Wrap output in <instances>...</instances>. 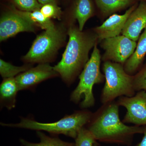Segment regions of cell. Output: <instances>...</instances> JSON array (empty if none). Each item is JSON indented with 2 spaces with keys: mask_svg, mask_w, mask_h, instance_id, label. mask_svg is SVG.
Listing matches in <instances>:
<instances>
[{
  "mask_svg": "<svg viewBox=\"0 0 146 146\" xmlns=\"http://www.w3.org/2000/svg\"><path fill=\"white\" fill-rule=\"evenodd\" d=\"M68 35L69 41L62 58L53 67L63 82L70 85L89 60V51L97 44L98 38L95 31H80L78 27L73 25Z\"/></svg>",
  "mask_w": 146,
  "mask_h": 146,
  "instance_id": "cell-2",
  "label": "cell"
},
{
  "mask_svg": "<svg viewBox=\"0 0 146 146\" xmlns=\"http://www.w3.org/2000/svg\"><path fill=\"white\" fill-rule=\"evenodd\" d=\"M101 45L105 50L102 60L122 65L133 54L137 46L136 42L123 35L104 39Z\"/></svg>",
  "mask_w": 146,
  "mask_h": 146,
  "instance_id": "cell-7",
  "label": "cell"
},
{
  "mask_svg": "<svg viewBox=\"0 0 146 146\" xmlns=\"http://www.w3.org/2000/svg\"><path fill=\"white\" fill-rule=\"evenodd\" d=\"M23 146V145H22V146Z\"/></svg>",
  "mask_w": 146,
  "mask_h": 146,
  "instance_id": "cell-28",
  "label": "cell"
},
{
  "mask_svg": "<svg viewBox=\"0 0 146 146\" xmlns=\"http://www.w3.org/2000/svg\"><path fill=\"white\" fill-rule=\"evenodd\" d=\"M101 56L100 51L96 45L90 59L79 76V82L70 97L71 101L77 104L82 100L80 105V107L84 109L94 106L95 100L93 93L94 85L104 81L105 76L100 70Z\"/></svg>",
  "mask_w": 146,
  "mask_h": 146,
  "instance_id": "cell-4",
  "label": "cell"
},
{
  "mask_svg": "<svg viewBox=\"0 0 146 146\" xmlns=\"http://www.w3.org/2000/svg\"><path fill=\"white\" fill-rule=\"evenodd\" d=\"M117 102L127 110L123 122L146 126V91H140L132 97H120Z\"/></svg>",
  "mask_w": 146,
  "mask_h": 146,
  "instance_id": "cell-8",
  "label": "cell"
},
{
  "mask_svg": "<svg viewBox=\"0 0 146 146\" xmlns=\"http://www.w3.org/2000/svg\"><path fill=\"white\" fill-rule=\"evenodd\" d=\"M11 9L35 26L44 30L51 28L55 26L52 21L45 17L40 10L32 11H23L18 10L13 6L11 7Z\"/></svg>",
  "mask_w": 146,
  "mask_h": 146,
  "instance_id": "cell-16",
  "label": "cell"
},
{
  "mask_svg": "<svg viewBox=\"0 0 146 146\" xmlns=\"http://www.w3.org/2000/svg\"><path fill=\"white\" fill-rule=\"evenodd\" d=\"M93 113L86 110L78 111L72 115H66L54 123H42L29 118H22L17 123H1L3 127L19 128L30 130L44 131L53 135L63 134L76 139L82 129L91 121Z\"/></svg>",
  "mask_w": 146,
  "mask_h": 146,
  "instance_id": "cell-3",
  "label": "cell"
},
{
  "mask_svg": "<svg viewBox=\"0 0 146 146\" xmlns=\"http://www.w3.org/2000/svg\"><path fill=\"white\" fill-rule=\"evenodd\" d=\"M13 7L18 10L32 11L40 10L42 5L37 0H9Z\"/></svg>",
  "mask_w": 146,
  "mask_h": 146,
  "instance_id": "cell-20",
  "label": "cell"
},
{
  "mask_svg": "<svg viewBox=\"0 0 146 146\" xmlns=\"http://www.w3.org/2000/svg\"><path fill=\"white\" fill-rule=\"evenodd\" d=\"M32 65L27 64L22 66H16L11 63L0 59V74L3 78L16 77L32 68Z\"/></svg>",
  "mask_w": 146,
  "mask_h": 146,
  "instance_id": "cell-19",
  "label": "cell"
},
{
  "mask_svg": "<svg viewBox=\"0 0 146 146\" xmlns=\"http://www.w3.org/2000/svg\"><path fill=\"white\" fill-rule=\"evenodd\" d=\"M138 5L136 3L129 7L123 15L112 14L101 25L96 28L94 31L98 35V42L119 35L129 16Z\"/></svg>",
  "mask_w": 146,
  "mask_h": 146,
  "instance_id": "cell-11",
  "label": "cell"
},
{
  "mask_svg": "<svg viewBox=\"0 0 146 146\" xmlns=\"http://www.w3.org/2000/svg\"><path fill=\"white\" fill-rule=\"evenodd\" d=\"M75 139V146H93L96 141L94 136L86 127L82 129Z\"/></svg>",
  "mask_w": 146,
  "mask_h": 146,
  "instance_id": "cell-21",
  "label": "cell"
},
{
  "mask_svg": "<svg viewBox=\"0 0 146 146\" xmlns=\"http://www.w3.org/2000/svg\"><path fill=\"white\" fill-rule=\"evenodd\" d=\"M93 146H100V144L98 143V142L97 141H95V143H94V145Z\"/></svg>",
  "mask_w": 146,
  "mask_h": 146,
  "instance_id": "cell-26",
  "label": "cell"
},
{
  "mask_svg": "<svg viewBox=\"0 0 146 146\" xmlns=\"http://www.w3.org/2000/svg\"><path fill=\"white\" fill-rule=\"evenodd\" d=\"M36 135L40 140L39 143H32L24 139H20V143L23 146H75V143L65 142L58 137L47 136L40 131H36Z\"/></svg>",
  "mask_w": 146,
  "mask_h": 146,
  "instance_id": "cell-18",
  "label": "cell"
},
{
  "mask_svg": "<svg viewBox=\"0 0 146 146\" xmlns=\"http://www.w3.org/2000/svg\"><path fill=\"white\" fill-rule=\"evenodd\" d=\"M146 27V1H141L128 18L121 33L136 42Z\"/></svg>",
  "mask_w": 146,
  "mask_h": 146,
  "instance_id": "cell-12",
  "label": "cell"
},
{
  "mask_svg": "<svg viewBox=\"0 0 146 146\" xmlns=\"http://www.w3.org/2000/svg\"><path fill=\"white\" fill-rule=\"evenodd\" d=\"M66 30L63 25H55L46 30L36 36L29 50L23 60L27 64L46 63L53 60L66 38Z\"/></svg>",
  "mask_w": 146,
  "mask_h": 146,
  "instance_id": "cell-5",
  "label": "cell"
},
{
  "mask_svg": "<svg viewBox=\"0 0 146 146\" xmlns=\"http://www.w3.org/2000/svg\"><path fill=\"white\" fill-rule=\"evenodd\" d=\"M100 12L104 16L130 7L136 3V0H95Z\"/></svg>",
  "mask_w": 146,
  "mask_h": 146,
  "instance_id": "cell-17",
  "label": "cell"
},
{
  "mask_svg": "<svg viewBox=\"0 0 146 146\" xmlns=\"http://www.w3.org/2000/svg\"><path fill=\"white\" fill-rule=\"evenodd\" d=\"M59 76L49 63L39 64L16 76L20 91L31 90L42 82Z\"/></svg>",
  "mask_w": 146,
  "mask_h": 146,
  "instance_id": "cell-9",
  "label": "cell"
},
{
  "mask_svg": "<svg viewBox=\"0 0 146 146\" xmlns=\"http://www.w3.org/2000/svg\"><path fill=\"white\" fill-rule=\"evenodd\" d=\"M144 136L142 141L135 146H146V127H144Z\"/></svg>",
  "mask_w": 146,
  "mask_h": 146,
  "instance_id": "cell-24",
  "label": "cell"
},
{
  "mask_svg": "<svg viewBox=\"0 0 146 146\" xmlns=\"http://www.w3.org/2000/svg\"><path fill=\"white\" fill-rule=\"evenodd\" d=\"M42 14L48 18L60 19L62 15L61 8L57 4L47 3L42 5L40 9Z\"/></svg>",
  "mask_w": 146,
  "mask_h": 146,
  "instance_id": "cell-22",
  "label": "cell"
},
{
  "mask_svg": "<svg viewBox=\"0 0 146 146\" xmlns=\"http://www.w3.org/2000/svg\"><path fill=\"white\" fill-rule=\"evenodd\" d=\"M133 86L135 91H146V68L133 76Z\"/></svg>",
  "mask_w": 146,
  "mask_h": 146,
  "instance_id": "cell-23",
  "label": "cell"
},
{
  "mask_svg": "<svg viewBox=\"0 0 146 146\" xmlns=\"http://www.w3.org/2000/svg\"><path fill=\"white\" fill-rule=\"evenodd\" d=\"M36 27L31 23L11 9L1 16L0 20L1 42L23 32H34Z\"/></svg>",
  "mask_w": 146,
  "mask_h": 146,
  "instance_id": "cell-10",
  "label": "cell"
},
{
  "mask_svg": "<svg viewBox=\"0 0 146 146\" xmlns=\"http://www.w3.org/2000/svg\"><path fill=\"white\" fill-rule=\"evenodd\" d=\"M73 13L74 18L78 22L80 30L82 31L86 21L95 13L92 0H75Z\"/></svg>",
  "mask_w": 146,
  "mask_h": 146,
  "instance_id": "cell-15",
  "label": "cell"
},
{
  "mask_svg": "<svg viewBox=\"0 0 146 146\" xmlns=\"http://www.w3.org/2000/svg\"><path fill=\"white\" fill-rule=\"evenodd\" d=\"M146 54V27L140 36L133 54L125 63L124 68L129 74L135 72L140 67Z\"/></svg>",
  "mask_w": 146,
  "mask_h": 146,
  "instance_id": "cell-14",
  "label": "cell"
},
{
  "mask_svg": "<svg viewBox=\"0 0 146 146\" xmlns=\"http://www.w3.org/2000/svg\"><path fill=\"white\" fill-rule=\"evenodd\" d=\"M102 70L106 79L101 97L103 104L113 102L118 97L134 96L136 91L133 86V76L128 74L122 65L106 61Z\"/></svg>",
  "mask_w": 146,
  "mask_h": 146,
  "instance_id": "cell-6",
  "label": "cell"
},
{
  "mask_svg": "<svg viewBox=\"0 0 146 146\" xmlns=\"http://www.w3.org/2000/svg\"><path fill=\"white\" fill-rule=\"evenodd\" d=\"M20 91L15 78L3 79L0 85V105L1 108L11 110L16 107V96Z\"/></svg>",
  "mask_w": 146,
  "mask_h": 146,
  "instance_id": "cell-13",
  "label": "cell"
},
{
  "mask_svg": "<svg viewBox=\"0 0 146 146\" xmlns=\"http://www.w3.org/2000/svg\"><path fill=\"white\" fill-rule=\"evenodd\" d=\"M141 1H146V0H141Z\"/></svg>",
  "mask_w": 146,
  "mask_h": 146,
  "instance_id": "cell-27",
  "label": "cell"
},
{
  "mask_svg": "<svg viewBox=\"0 0 146 146\" xmlns=\"http://www.w3.org/2000/svg\"><path fill=\"white\" fill-rule=\"evenodd\" d=\"M38 2L42 5L47 3L57 4V0H37Z\"/></svg>",
  "mask_w": 146,
  "mask_h": 146,
  "instance_id": "cell-25",
  "label": "cell"
},
{
  "mask_svg": "<svg viewBox=\"0 0 146 146\" xmlns=\"http://www.w3.org/2000/svg\"><path fill=\"white\" fill-rule=\"evenodd\" d=\"M119 106L117 102H111L93 114L86 128L96 141L130 146L134 135L143 133L144 127L127 125L121 121Z\"/></svg>",
  "mask_w": 146,
  "mask_h": 146,
  "instance_id": "cell-1",
  "label": "cell"
}]
</instances>
